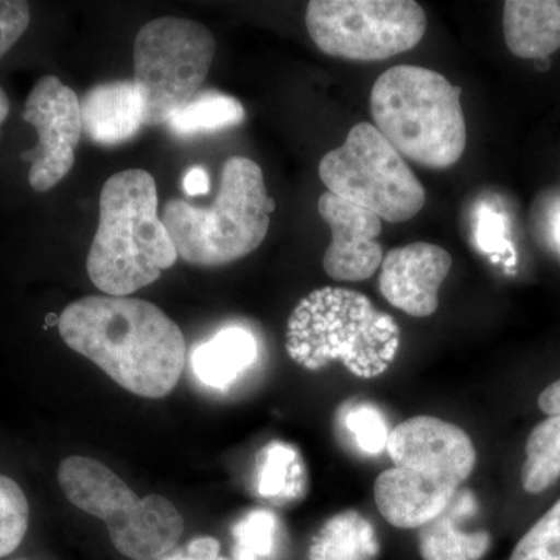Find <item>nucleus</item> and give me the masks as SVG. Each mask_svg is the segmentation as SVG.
Masks as SVG:
<instances>
[{
	"label": "nucleus",
	"instance_id": "nucleus-1",
	"mask_svg": "<svg viewBox=\"0 0 560 560\" xmlns=\"http://www.w3.org/2000/svg\"><path fill=\"white\" fill-rule=\"evenodd\" d=\"M58 329L70 349L121 388L147 399L168 396L186 366L183 331L151 302L81 298L61 313Z\"/></svg>",
	"mask_w": 560,
	"mask_h": 560
},
{
	"label": "nucleus",
	"instance_id": "nucleus-2",
	"mask_svg": "<svg viewBox=\"0 0 560 560\" xmlns=\"http://www.w3.org/2000/svg\"><path fill=\"white\" fill-rule=\"evenodd\" d=\"M394 466L378 475L375 503L400 529L422 528L451 506L477 466V451L459 427L416 416L390 430L386 444Z\"/></svg>",
	"mask_w": 560,
	"mask_h": 560
},
{
	"label": "nucleus",
	"instance_id": "nucleus-3",
	"mask_svg": "<svg viewBox=\"0 0 560 560\" xmlns=\"http://www.w3.org/2000/svg\"><path fill=\"white\" fill-rule=\"evenodd\" d=\"M178 259L164 221L158 215L156 180L130 168L106 180L101 219L88 256V275L114 298L151 285Z\"/></svg>",
	"mask_w": 560,
	"mask_h": 560
},
{
	"label": "nucleus",
	"instance_id": "nucleus-4",
	"mask_svg": "<svg viewBox=\"0 0 560 560\" xmlns=\"http://www.w3.org/2000/svg\"><path fill=\"white\" fill-rule=\"evenodd\" d=\"M400 348V329L370 298L348 289L312 291L296 305L287 327V352L308 371L340 360L360 378L388 371Z\"/></svg>",
	"mask_w": 560,
	"mask_h": 560
},
{
	"label": "nucleus",
	"instance_id": "nucleus-5",
	"mask_svg": "<svg viewBox=\"0 0 560 560\" xmlns=\"http://www.w3.org/2000/svg\"><path fill=\"white\" fill-rule=\"evenodd\" d=\"M460 92L436 70L396 66L372 88V119L401 158L448 168L463 158L467 143Z\"/></svg>",
	"mask_w": 560,
	"mask_h": 560
},
{
	"label": "nucleus",
	"instance_id": "nucleus-6",
	"mask_svg": "<svg viewBox=\"0 0 560 560\" xmlns=\"http://www.w3.org/2000/svg\"><path fill=\"white\" fill-rule=\"evenodd\" d=\"M275 209L259 165L234 156L224 164L220 191L210 208L172 200L162 210V221L178 257L200 267H220L259 248Z\"/></svg>",
	"mask_w": 560,
	"mask_h": 560
},
{
	"label": "nucleus",
	"instance_id": "nucleus-7",
	"mask_svg": "<svg viewBox=\"0 0 560 560\" xmlns=\"http://www.w3.org/2000/svg\"><path fill=\"white\" fill-rule=\"evenodd\" d=\"M66 499L102 518L120 555L135 560L164 558L184 533V518L164 497L138 499L127 482L101 460L69 456L58 469Z\"/></svg>",
	"mask_w": 560,
	"mask_h": 560
},
{
	"label": "nucleus",
	"instance_id": "nucleus-8",
	"mask_svg": "<svg viewBox=\"0 0 560 560\" xmlns=\"http://www.w3.org/2000/svg\"><path fill=\"white\" fill-rule=\"evenodd\" d=\"M215 55V39L200 22L160 18L135 40V86L142 124H168L197 94Z\"/></svg>",
	"mask_w": 560,
	"mask_h": 560
},
{
	"label": "nucleus",
	"instance_id": "nucleus-9",
	"mask_svg": "<svg viewBox=\"0 0 560 560\" xmlns=\"http://www.w3.org/2000/svg\"><path fill=\"white\" fill-rule=\"evenodd\" d=\"M319 178L330 194L388 223L410 221L425 205L420 180L370 121L355 125L340 149L320 160Z\"/></svg>",
	"mask_w": 560,
	"mask_h": 560
},
{
	"label": "nucleus",
	"instance_id": "nucleus-10",
	"mask_svg": "<svg viewBox=\"0 0 560 560\" xmlns=\"http://www.w3.org/2000/svg\"><path fill=\"white\" fill-rule=\"evenodd\" d=\"M308 35L320 51L349 61H383L415 49L427 31L415 0H313Z\"/></svg>",
	"mask_w": 560,
	"mask_h": 560
},
{
	"label": "nucleus",
	"instance_id": "nucleus-11",
	"mask_svg": "<svg viewBox=\"0 0 560 560\" xmlns=\"http://www.w3.org/2000/svg\"><path fill=\"white\" fill-rule=\"evenodd\" d=\"M24 120L39 136L38 147L22 153L32 162L28 183L36 191L54 189L75 164L83 132L79 97L57 77H43L25 102Z\"/></svg>",
	"mask_w": 560,
	"mask_h": 560
},
{
	"label": "nucleus",
	"instance_id": "nucleus-12",
	"mask_svg": "<svg viewBox=\"0 0 560 560\" xmlns=\"http://www.w3.org/2000/svg\"><path fill=\"white\" fill-rule=\"evenodd\" d=\"M320 219L331 231V243L324 253L323 267L329 278L341 282L368 280L382 267L383 248L377 242L382 220L326 191L318 201Z\"/></svg>",
	"mask_w": 560,
	"mask_h": 560
},
{
	"label": "nucleus",
	"instance_id": "nucleus-13",
	"mask_svg": "<svg viewBox=\"0 0 560 560\" xmlns=\"http://www.w3.org/2000/svg\"><path fill=\"white\" fill-rule=\"evenodd\" d=\"M451 270L447 250L433 243H411L383 257L378 289L393 307L427 318L438 311L440 289Z\"/></svg>",
	"mask_w": 560,
	"mask_h": 560
},
{
	"label": "nucleus",
	"instance_id": "nucleus-14",
	"mask_svg": "<svg viewBox=\"0 0 560 560\" xmlns=\"http://www.w3.org/2000/svg\"><path fill=\"white\" fill-rule=\"evenodd\" d=\"M83 132L92 142L117 145L138 135L142 105L135 81H110L92 88L80 101Z\"/></svg>",
	"mask_w": 560,
	"mask_h": 560
},
{
	"label": "nucleus",
	"instance_id": "nucleus-15",
	"mask_svg": "<svg viewBox=\"0 0 560 560\" xmlns=\"http://www.w3.org/2000/svg\"><path fill=\"white\" fill-rule=\"evenodd\" d=\"M503 31L515 57L545 60L560 49V0H508Z\"/></svg>",
	"mask_w": 560,
	"mask_h": 560
},
{
	"label": "nucleus",
	"instance_id": "nucleus-16",
	"mask_svg": "<svg viewBox=\"0 0 560 560\" xmlns=\"http://www.w3.org/2000/svg\"><path fill=\"white\" fill-rule=\"evenodd\" d=\"M477 504L470 492L456 493L440 517L422 526L419 551L423 560H480L488 552L490 536L486 530L464 533L456 526L459 515L471 514Z\"/></svg>",
	"mask_w": 560,
	"mask_h": 560
},
{
	"label": "nucleus",
	"instance_id": "nucleus-17",
	"mask_svg": "<svg viewBox=\"0 0 560 560\" xmlns=\"http://www.w3.org/2000/svg\"><path fill=\"white\" fill-rule=\"evenodd\" d=\"M257 355L259 346L254 335L242 327H230L194 350L191 368L206 386L226 389L253 366Z\"/></svg>",
	"mask_w": 560,
	"mask_h": 560
},
{
	"label": "nucleus",
	"instance_id": "nucleus-18",
	"mask_svg": "<svg viewBox=\"0 0 560 560\" xmlns=\"http://www.w3.org/2000/svg\"><path fill=\"white\" fill-rule=\"evenodd\" d=\"M375 529L357 511L331 517L316 534L308 560H374L378 555Z\"/></svg>",
	"mask_w": 560,
	"mask_h": 560
},
{
	"label": "nucleus",
	"instance_id": "nucleus-19",
	"mask_svg": "<svg viewBox=\"0 0 560 560\" xmlns=\"http://www.w3.org/2000/svg\"><path fill=\"white\" fill-rule=\"evenodd\" d=\"M245 119V109L237 98L221 92L208 91L194 98L168 121L171 130L178 136L223 130Z\"/></svg>",
	"mask_w": 560,
	"mask_h": 560
},
{
	"label": "nucleus",
	"instance_id": "nucleus-20",
	"mask_svg": "<svg viewBox=\"0 0 560 560\" xmlns=\"http://www.w3.org/2000/svg\"><path fill=\"white\" fill-rule=\"evenodd\" d=\"M560 477V416L539 423L526 442V459L522 469L523 489L540 493Z\"/></svg>",
	"mask_w": 560,
	"mask_h": 560
},
{
	"label": "nucleus",
	"instance_id": "nucleus-21",
	"mask_svg": "<svg viewBox=\"0 0 560 560\" xmlns=\"http://www.w3.org/2000/svg\"><path fill=\"white\" fill-rule=\"evenodd\" d=\"M31 506L16 481L0 475V559L21 547L28 530Z\"/></svg>",
	"mask_w": 560,
	"mask_h": 560
},
{
	"label": "nucleus",
	"instance_id": "nucleus-22",
	"mask_svg": "<svg viewBox=\"0 0 560 560\" xmlns=\"http://www.w3.org/2000/svg\"><path fill=\"white\" fill-rule=\"evenodd\" d=\"M235 560H270L275 556L278 518L270 511H250L232 529Z\"/></svg>",
	"mask_w": 560,
	"mask_h": 560
},
{
	"label": "nucleus",
	"instance_id": "nucleus-23",
	"mask_svg": "<svg viewBox=\"0 0 560 560\" xmlns=\"http://www.w3.org/2000/svg\"><path fill=\"white\" fill-rule=\"evenodd\" d=\"M341 420L364 455H381L385 451L390 430L381 410L374 405H350L342 411Z\"/></svg>",
	"mask_w": 560,
	"mask_h": 560
},
{
	"label": "nucleus",
	"instance_id": "nucleus-24",
	"mask_svg": "<svg viewBox=\"0 0 560 560\" xmlns=\"http://www.w3.org/2000/svg\"><path fill=\"white\" fill-rule=\"evenodd\" d=\"M298 455L290 445L271 442L260 453L257 467V490L265 499L285 495L289 490Z\"/></svg>",
	"mask_w": 560,
	"mask_h": 560
},
{
	"label": "nucleus",
	"instance_id": "nucleus-25",
	"mask_svg": "<svg viewBox=\"0 0 560 560\" xmlns=\"http://www.w3.org/2000/svg\"><path fill=\"white\" fill-rule=\"evenodd\" d=\"M510 560H560V500L522 537Z\"/></svg>",
	"mask_w": 560,
	"mask_h": 560
},
{
	"label": "nucleus",
	"instance_id": "nucleus-26",
	"mask_svg": "<svg viewBox=\"0 0 560 560\" xmlns=\"http://www.w3.org/2000/svg\"><path fill=\"white\" fill-rule=\"evenodd\" d=\"M31 24V5L22 0H0V60Z\"/></svg>",
	"mask_w": 560,
	"mask_h": 560
},
{
	"label": "nucleus",
	"instance_id": "nucleus-27",
	"mask_svg": "<svg viewBox=\"0 0 560 560\" xmlns=\"http://www.w3.org/2000/svg\"><path fill=\"white\" fill-rule=\"evenodd\" d=\"M477 242L486 253H503L508 248L504 241V224L500 215L490 209H482L477 224Z\"/></svg>",
	"mask_w": 560,
	"mask_h": 560
},
{
	"label": "nucleus",
	"instance_id": "nucleus-28",
	"mask_svg": "<svg viewBox=\"0 0 560 560\" xmlns=\"http://www.w3.org/2000/svg\"><path fill=\"white\" fill-rule=\"evenodd\" d=\"M220 541L215 537H197L186 548L168 552L160 560H231L220 556Z\"/></svg>",
	"mask_w": 560,
	"mask_h": 560
},
{
	"label": "nucleus",
	"instance_id": "nucleus-29",
	"mask_svg": "<svg viewBox=\"0 0 560 560\" xmlns=\"http://www.w3.org/2000/svg\"><path fill=\"white\" fill-rule=\"evenodd\" d=\"M210 189V180L208 172L201 167H191L184 176V190L190 197L197 195H206Z\"/></svg>",
	"mask_w": 560,
	"mask_h": 560
},
{
	"label": "nucleus",
	"instance_id": "nucleus-30",
	"mask_svg": "<svg viewBox=\"0 0 560 560\" xmlns=\"http://www.w3.org/2000/svg\"><path fill=\"white\" fill-rule=\"evenodd\" d=\"M539 408L547 416H560V378L551 383L539 397Z\"/></svg>",
	"mask_w": 560,
	"mask_h": 560
},
{
	"label": "nucleus",
	"instance_id": "nucleus-31",
	"mask_svg": "<svg viewBox=\"0 0 560 560\" xmlns=\"http://www.w3.org/2000/svg\"><path fill=\"white\" fill-rule=\"evenodd\" d=\"M10 113V101L9 97H7L5 91L0 88V125L3 124V121L7 120V117H9Z\"/></svg>",
	"mask_w": 560,
	"mask_h": 560
},
{
	"label": "nucleus",
	"instance_id": "nucleus-32",
	"mask_svg": "<svg viewBox=\"0 0 560 560\" xmlns=\"http://www.w3.org/2000/svg\"><path fill=\"white\" fill-rule=\"evenodd\" d=\"M552 238L560 249V212L556 213L555 221H552Z\"/></svg>",
	"mask_w": 560,
	"mask_h": 560
},
{
	"label": "nucleus",
	"instance_id": "nucleus-33",
	"mask_svg": "<svg viewBox=\"0 0 560 560\" xmlns=\"http://www.w3.org/2000/svg\"><path fill=\"white\" fill-rule=\"evenodd\" d=\"M536 68L539 70L548 69L550 68V61H548V58H545V60H537Z\"/></svg>",
	"mask_w": 560,
	"mask_h": 560
}]
</instances>
